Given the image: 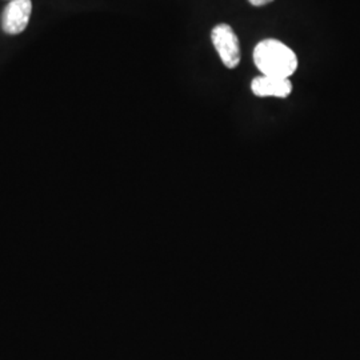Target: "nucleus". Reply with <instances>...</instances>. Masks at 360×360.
Listing matches in <instances>:
<instances>
[{
	"mask_svg": "<svg viewBox=\"0 0 360 360\" xmlns=\"http://www.w3.org/2000/svg\"><path fill=\"white\" fill-rule=\"evenodd\" d=\"M254 62L264 77L290 79L297 67L295 52L275 39H266L257 44Z\"/></svg>",
	"mask_w": 360,
	"mask_h": 360,
	"instance_id": "f257e3e1",
	"label": "nucleus"
},
{
	"mask_svg": "<svg viewBox=\"0 0 360 360\" xmlns=\"http://www.w3.org/2000/svg\"><path fill=\"white\" fill-rule=\"evenodd\" d=\"M214 47L217 49L223 65L227 68H235L240 63L239 39L229 25H218L211 34Z\"/></svg>",
	"mask_w": 360,
	"mask_h": 360,
	"instance_id": "f03ea898",
	"label": "nucleus"
},
{
	"mask_svg": "<svg viewBox=\"0 0 360 360\" xmlns=\"http://www.w3.org/2000/svg\"><path fill=\"white\" fill-rule=\"evenodd\" d=\"M32 13L31 0H11L4 8L1 16V27L6 34L18 35L28 26Z\"/></svg>",
	"mask_w": 360,
	"mask_h": 360,
	"instance_id": "7ed1b4c3",
	"label": "nucleus"
},
{
	"mask_svg": "<svg viewBox=\"0 0 360 360\" xmlns=\"http://www.w3.org/2000/svg\"><path fill=\"white\" fill-rule=\"evenodd\" d=\"M251 90L260 98L275 96V98H287L291 91L292 84L290 79L275 77H257L251 83Z\"/></svg>",
	"mask_w": 360,
	"mask_h": 360,
	"instance_id": "20e7f679",
	"label": "nucleus"
},
{
	"mask_svg": "<svg viewBox=\"0 0 360 360\" xmlns=\"http://www.w3.org/2000/svg\"><path fill=\"white\" fill-rule=\"evenodd\" d=\"M252 6H255V7H263V6H266V4H269L271 1H274V0H248Z\"/></svg>",
	"mask_w": 360,
	"mask_h": 360,
	"instance_id": "39448f33",
	"label": "nucleus"
}]
</instances>
